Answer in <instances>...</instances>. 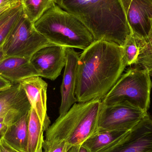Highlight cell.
Wrapping results in <instances>:
<instances>
[{"label":"cell","instance_id":"1","mask_svg":"<svg viewBox=\"0 0 152 152\" xmlns=\"http://www.w3.org/2000/svg\"><path fill=\"white\" fill-rule=\"evenodd\" d=\"M127 66L122 47L95 41L80 55L75 95L77 102L102 101Z\"/></svg>","mask_w":152,"mask_h":152},{"label":"cell","instance_id":"2","mask_svg":"<svg viewBox=\"0 0 152 152\" xmlns=\"http://www.w3.org/2000/svg\"><path fill=\"white\" fill-rule=\"evenodd\" d=\"M90 31L95 41L123 47L132 34L120 0H55Z\"/></svg>","mask_w":152,"mask_h":152},{"label":"cell","instance_id":"3","mask_svg":"<svg viewBox=\"0 0 152 152\" xmlns=\"http://www.w3.org/2000/svg\"><path fill=\"white\" fill-rule=\"evenodd\" d=\"M102 105L100 100L75 103L46 130L44 152H50L63 142L70 146L81 145L96 134Z\"/></svg>","mask_w":152,"mask_h":152},{"label":"cell","instance_id":"4","mask_svg":"<svg viewBox=\"0 0 152 152\" xmlns=\"http://www.w3.org/2000/svg\"><path fill=\"white\" fill-rule=\"evenodd\" d=\"M34 26L54 45L84 50L95 41L81 21L56 4L37 20Z\"/></svg>","mask_w":152,"mask_h":152},{"label":"cell","instance_id":"5","mask_svg":"<svg viewBox=\"0 0 152 152\" xmlns=\"http://www.w3.org/2000/svg\"><path fill=\"white\" fill-rule=\"evenodd\" d=\"M152 81L146 68L136 66L121 75L102 100V105L127 102L147 112L150 108Z\"/></svg>","mask_w":152,"mask_h":152},{"label":"cell","instance_id":"6","mask_svg":"<svg viewBox=\"0 0 152 152\" xmlns=\"http://www.w3.org/2000/svg\"><path fill=\"white\" fill-rule=\"evenodd\" d=\"M54 45L37 31L24 14L10 32L2 45L6 57L30 60L33 54L45 46Z\"/></svg>","mask_w":152,"mask_h":152},{"label":"cell","instance_id":"7","mask_svg":"<svg viewBox=\"0 0 152 152\" xmlns=\"http://www.w3.org/2000/svg\"><path fill=\"white\" fill-rule=\"evenodd\" d=\"M148 114L147 112L127 102L102 104L97 132L130 130Z\"/></svg>","mask_w":152,"mask_h":152},{"label":"cell","instance_id":"8","mask_svg":"<svg viewBox=\"0 0 152 152\" xmlns=\"http://www.w3.org/2000/svg\"><path fill=\"white\" fill-rule=\"evenodd\" d=\"M31 108L26 92L19 83L0 91V123L8 127L29 112Z\"/></svg>","mask_w":152,"mask_h":152},{"label":"cell","instance_id":"9","mask_svg":"<svg viewBox=\"0 0 152 152\" xmlns=\"http://www.w3.org/2000/svg\"><path fill=\"white\" fill-rule=\"evenodd\" d=\"M104 152H152V119L147 114Z\"/></svg>","mask_w":152,"mask_h":152},{"label":"cell","instance_id":"10","mask_svg":"<svg viewBox=\"0 0 152 152\" xmlns=\"http://www.w3.org/2000/svg\"><path fill=\"white\" fill-rule=\"evenodd\" d=\"M132 35L137 40L148 37L152 20V0H120Z\"/></svg>","mask_w":152,"mask_h":152},{"label":"cell","instance_id":"11","mask_svg":"<svg viewBox=\"0 0 152 152\" xmlns=\"http://www.w3.org/2000/svg\"><path fill=\"white\" fill-rule=\"evenodd\" d=\"M29 60L38 76L55 80L66 65V47L56 45L45 46L34 53Z\"/></svg>","mask_w":152,"mask_h":152},{"label":"cell","instance_id":"12","mask_svg":"<svg viewBox=\"0 0 152 152\" xmlns=\"http://www.w3.org/2000/svg\"><path fill=\"white\" fill-rule=\"evenodd\" d=\"M66 61L61 87V103L59 110V117H61L66 114L77 102L75 91L78 61L80 54L74 48H66Z\"/></svg>","mask_w":152,"mask_h":152},{"label":"cell","instance_id":"13","mask_svg":"<svg viewBox=\"0 0 152 152\" xmlns=\"http://www.w3.org/2000/svg\"><path fill=\"white\" fill-rule=\"evenodd\" d=\"M31 107L38 115L46 131L50 124L47 113V89L48 84L40 76L29 77L20 82Z\"/></svg>","mask_w":152,"mask_h":152},{"label":"cell","instance_id":"14","mask_svg":"<svg viewBox=\"0 0 152 152\" xmlns=\"http://www.w3.org/2000/svg\"><path fill=\"white\" fill-rule=\"evenodd\" d=\"M0 75L12 84L29 77L39 76L29 60L17 57H6L0 62Z\"/></svg>","mask_w":152,"mask_h":152},{"label":"cell","instance_id":"15","mask_svg":"<svg viewBox=\"0 0 152 152\" xmlns=\"http://www.w3.org/2000/svg\"><path fill=\"white\" fill-rule=\"evenodd\" d=\"M29 113L30 111L9 127L2 137L5 142L17 152H27Z\"/></svg>","mask_w":152,"mask_h":152},{"label":"cell","instance_id":"16","mask_svg":"<svg viewBox=\"0 0 152 152\" xmlns=\"http://www.w3.org/2000/svg\"><path fill=\"white\" fill-rule=\"evenodd\" d=\"M129 130H116L97 132L86 140L81 146L88 152H104Z\"/></svg>","mask_w":152,"mask_h":152},{"label":"cell","instance_id":"17","mask_svg":"<svg viewBox=\"0 0 152 152\" xmlns=\"http://www.w3.org/2000/svg\"><path fill=\"white\" fill-rule=\"evenodd\" d=\"M20 3L24 16L34 24L56 4L55 0H20Z\"/></svg>","mask_w":152,"mask_h":152},{"label":"cell","instance_id":"18","mask_svg":"<svg viewBox=\"0 0 152 152\" xmlns=\"http://www.w3.org/2000/svg\"><path fill=\"white\" fill-rule=\"evenodd\" d=\"M21 4L5 11L0 15V47L23 14Z\"/></svg>","mask_w":152,"mask_h":152},{"label":"cell","instance_id":"19","mask_svg":"<svg viewBox=\"0 0 152 152\" xmlns=\"http://www.w3.org/2000/svg\"><path fill=\"white\" fill-rule=\"evenodd\" d=\"M42 124L37 114L31 107L29 113L28 128L27 152H35L42 133H44Z\"/></svg>","mask_w":152,"mask_h":152},{"label":"cell","instance_id":"20","mask_svg":"<svg viewBox=\"0 0 152 152\" xmlns=\"http://www.w3.org/2000/svg\"><path fill=\"white\" fill-rule=\"evenodd\" d=\"M136 41L140 51L136 65L144 67L152 63V20L151 30L148 37L143 40Z\"/></svg>","mask_w":152,"mask_h":152},{"label":"cell","instance_id":"21","mask_svg":"<svg viewBox=\"0 0 152 152\" xmlns=\"http://www.w3.org/2000/svg\"><path fill=\"white\" fill-rule=\"evenodd\" d=\"M122 47L124 59L127 66L136 65L140 50L136 40L132 34Z\"/></svg>","mask_w":152,"mask_h":152},{"label":"cell","instance_id":"22","mask_svg":"<svg viewBox=\"0 0 152 152\" xmlns=\"http://www.w3.org/2000/svg\"><path fill=\"white\" fill-rule=\"evenodd\" d=\"M0 152H17L10 147L3 140L2 138L0 139Z\"/></svg>","mask_w":152,"mask_h":152},{"label":"cell","instance_id":"23","mask_svg":"<svg viewBox=\"0 0 152 152\" xmlns=\"http://www.w3.org/2000/svg\"><path fill=\"white\" fill-rule=\"evenodd\" d=\"M12 85L10 81L0 75V91L10 88Z\"/></svg>","mask_w":152,"mask_h":152},{"label":"cell","instance_id":"24","mask_svg":"<svg viewBox=\"0 0 152 152\" xmlns=\"http://www.w3.org/2000/svg\"><path fill=\"white\" fill-rule=\"evenodd\" d=\"M21 4V3H8L0 5V15L10 8Z\"/></svg>","mask_w":152,"mask_h":152},{"label":"cell","instance_id":"25","mask_svg":"<svg viewBox=\"0 0 152 152\" xmlns=\"http://www.w3.org/2000/svg\"><path fill=\"white\" fill-rule=\"evenodd\" d=\"M70 147L71 146H69L66 142L62 143L56 146L50 152H66Z\"/></svg>","mask_w":152,"mask_h":152},{"label":"cell","instance_id":"26","mask_svg":"<svg viewBox=\"0 0 152 152\" xmlns=\"http://www.w3.org/2000/svg\"><path fill=\"white\" fill-rule=\"evenodd\" d=\"M44 141V133H42L40 137L39 143L35 152H44L43 151V143Z\"/></svg>","mask_w":152,"mask_h":152},{"label":"cell","instance_id":"27","mask_svg":"<svg viewBox=\"0 0 152 152\" xmlns=\"http://www.w3.org/2000/svg\"><path fill=\"white\" fill-rule=\"evenodd\" d=\"M81 145H75L70 147L66 152H78Z\"/></svg>","mask_w":152,"mask_h":152},{"label":"cell","instance_id":"28","mask_svg":"<svg viewBox=\"0 0 152 152\" xmlns=\"http://www.w3.org/2000/svg\"><path fill=\"white\" fill-rule=\"evenodd\" d=\"M8 3H20V0H0V5Z\"/></svg>","mask_w":152,"mask_h":152},{"label":"cell","instance_id":"29","mask_svg":"<svg viewBox=\"0 0 152 152\" xmlns=\"http://www.w3.org/2000/svg\"><path fill=\"white\" fill-rule=\"evenodd\" d=\"M5 58H6V56H5L4 51L3 49L2 46H1L0 47V62H1Z\"/></svg>","mask_w":152,"mask_h":152},{"label":"cell","instance_id":"30","mask_svg":"<svg viewBox=\"0 0 152 152\" xmlns=\"http://www.w3.org/2000/svg\"><path fill=\"white\" fill-rule=\"evenodd\" d=\"M144 68H146L148 69L149 72H150V75L152 77V63L148 65V66H146L144 67Z\"/></svg>","mask_w":152,"mask_h":152},{"label":"cell","instance_id":"31","mask_svg":"<svg viewBox=\"0 0 152 152\" xmlns=\"http://www.w3.org/2000/svg\"><path fill=\"white\" fill-rule=\"evenodd\" d=\"M78 152H88L86 150V148H84L83 146H80V148Z\"/></svg>","mask_w":152,"mask_h":152},{"label":"cell","instance_id":"32","mask_svg":"<svg viewBox=\"0 0 152 152\" xmlns=\"http://www.w3.org/2000/svg\"><path fill=\"white\" fill-rule=\"evenodd\" d=\"M1 138H2V137L1 136H0V139H1Z\"/></svg>","mask_w":152,"mask_h":152},{"label":"cell","instance_id":"33","mask_svg":"<svg viewBox=\"0 0 152 152\" xmlns=\"http://www.w3.org/2000/svg\"></svg>","mask_w":152,"mask_h":152}]
</instances>
